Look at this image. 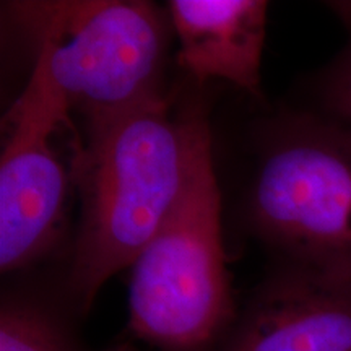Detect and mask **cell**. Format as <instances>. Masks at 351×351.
<instances>
[{
	"label": "cell",
	"mask_w": 351,
	"mask_h": 351,
	"mask_svg": "<svg viewBox=\"0 0 351 351\" xmlns=\"http://www.w3.org/2000/svg\"><path fill=\"white\" fill-rule=\"evenodd\" d=\"M219 351H351V276L276 265Z\"/></svg>",
	"instance_id": "6"
},
{
	"label": "cell",
	"mask_w": 351,
	"mask_h": 351,
	"mask_svg": "<svg viewBox=\"0 0 351 351\" xmlns=\"http://www.w3.org/2000/svg\"><path fill=\"white\" fill-rule=\"evenodd\" d=\"M72 174L82 215L60 293L85 317L103 285L134 263L181 195L186 137L169 96L86 127Z\"/></svg>",
	"instance_id": "1"
},
{
	"label": "cell",
	"mask_w": 351,
	"mask_h": 351,
	"mask_svg": "<svg viewBox=\"0 0 351 351\" xmlns=\"http://www.w3.org/2000/svg\"><path fill=\"white\" fill-rule=\"evenodd\" d=\"M108 351H140V350L134 343H132L129 339H125V340L119 341V343L112 345Z\"/></svg>",
	"instance_id": "10"
},
{
	"label": "cell",
	"mask_w": 351,
	"mask_h": 351,
	"mask_svg": "<svg viewBox=\"0 0 351 351\" xmlns=\"http://www.w3.org/2000/svg\"><path fill=\"white\" fill-rule=\"evenodd\" d=\"M327 5L343 23L348 39L340 54L315 78L317 112L351 129V0L328 2Z\"/></svg>",
	"instance_id": "9"
},
{
	"label": "cell",
	"mask_w": 351,
	"mask_h": 351,
	"mask_svg": "<svg viewBox=\"0 0 351 351\" xmlns=\"http://www.w3.org/2000/svg\"><path fill=\"white\" fill-rule=\"evenodd\" d=\"M245 218L278 267L351 276V129L296 109L263 122Z\"/></svg>",
	"instance_id": "3"
},
{
	"label": "cell",
	"mask_w": 351,
	"mask_h": 351,
	"mask_svg": "<svg viewBox=\"0 0 351 351\" xmlns=\"http://www.w3.org/2000/svg\"><path fill=\"white\" fill-rule=\"evenodd\" d=\"M186 176L178 202L130 265L129 340L150 351H219L238 307L221 241V197L208 111L200 98L178 109Z\"/></svg>",
	"instance_id": "2"
},
{
	"label": "cell",
	"mask_w": 351,
	"mask_h": 351,
	"mask_svg": "<svg viewBox=\"0 0 351 351\" xmlns=\"http://www.w3.org/2000/svg\"><path fill=\"white\" fill-rule=\"evenodd\" d=\"M69 104L36 51L25 90L5 114L0 158V270L13 274L44 258L62 230L67 176L51 140L70 124Z\"/></svg>",
	"instance_id": "5"
},
{
	"label": "cell",
	"mask_w": 351,
	"mask_h": 351,
	"mask_svg": "<svg viewBox=\"0 0 351 351\" xmlns=\"http://www.w3.org/2000/svg\"><path fill=\"white\" fill-rule=\"evenodd\" d=\"M269 3L263 0H173L179 65L197 85L223 78L261 98V60Z\"/></svg>",
	"instance_id": "7"
},
{
	"label": "cell",
	"mask_w": 351,
	"mask_h": 351,
	"mask_svg": "<svg viewBox=\"0 0 351 351\" xmlns=\"http://www.w3.org/2000/svg\"><path fill=\"white\" fill-rule=\"evenodd\" d=\"M75 315L62 293L47 296L25 289L3 291L0 351H86L73 327Z\"/></svg>",
	"instance_id": "8"
},
{
	"label": "cell",
	"mask_w": 351,
	"mask_h": 351,
	"mask_svg": "<svg viewBox=\"0 0 351 351\" xmlns=\"http://www.w3.org/2000/svg\"><path fill=\"white\" fill-rule=\"evenodd\" d=\"M7 10L47 57L67 101L93 127L165 98L169 13L142 0L12 2Z\"/></svg>",
	"instance_id": "4"
}]
</instances>
